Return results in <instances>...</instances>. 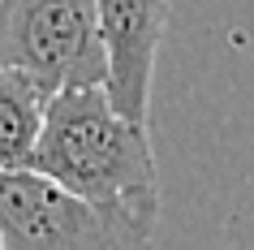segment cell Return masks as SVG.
<instances>
[{"label": "cell", "instance_id": "7a4b0ae2", "mask_svg": "<svg viewBox=\"0 0 254 250\" xmlns=\"http://www.w3.org/2000/svg\"><path fill=\"white\" fill-rule=\"evenodd\" d=\"M0 65L22 69L48 95L104 82L95 0H0Z\"/></svg>", "mask_w": 254, "mask_h": 250}, {"label": "cell", "instance_id": "5b68a950", "mask_svg": "<svg viewBox=\"0 0 254 250\" xmlns=\"http://www.w3.org/2000/svg\"><path fill=\"white\" fill-rule=\"evenodd\" d=\"M43 91L22 69L0 65V168H22L30 164V147L43 121Z\"/></svg>", "mask_w": 254, "mask_h": 250}, {"label": "cell", "instance_id": "6da1fadb", "mask_svg": "<svg viewBox=\"0 0 254 250\" xmlns=\"http://www.w3.org/2000/svg\"><path fill=\"white\" fill-rule=\"evenodd\" d=\"M30 168L86 198L125 246L151 242L160 220V168L151 138L142 121L117 112L104 82L61 86L43 99Z\"/></svg>", "mask_w": 254, "mask_h": 250}, {"label": "cell", "instance_id": "277c9868", "mask_svg": "<svg viewBox=\"0 0 254 250\" xmlns=\"http://www.w3.org/2000/svg\"><path fill=\"white\" fill-rule=\"evenodd\" d=\"M173 0H95V22L104 43V91L129 121L147 125L155 61L168 30Z\"/></svg>", "mask_w": 254, "mask_h": 250}, {"label": "cell", "instance_id": "3957f363", "mask_svg": "<svg viewBox=\"0 0 254 250\" xmlns=\"http://www.w3.org/2000/svg\"><path fill=\"white\" fill-rule=\"evenodd\" d=\"M125 246L99 211L48 172L0 168V250H112Z\"/></svg>", "mask_w": 254, "mask_h": 250}]
</instances>
